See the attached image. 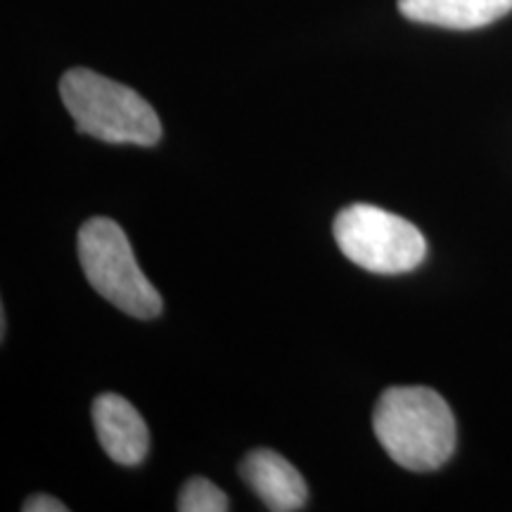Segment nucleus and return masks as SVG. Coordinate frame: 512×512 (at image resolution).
<instances>
[{"label": "nucleus", "instance_id": "3", "mask_svg": "<svg viewBox=\"0 0 512 512\" xmlns=\"http://www.w3.org/2000/svg\"><path fill=\"white\" fill-rule=\"evenodd\" d=\"M79 261L93 290L133 318H157L162 294L140 271L131 242L117 221L95 216L79 230Z\"/></svg>", "mask_w": 512, "mask_h": 512}, {"label": "nucleus", "instance_id": "1", "mask_svg": "<svg viewBox=\"0 0 512 512\" xmlns=\"http://www.w3.org/2000/svg\"><path fill=\"white\" fill-rule=\"evenodd\" d=\"M373 430L387 456L413 472L437 470L456 448V418L430 387H392L375 403Z\"/></svg>", "mask_w": 512, "mask_h": 512}, {"label": "nucleus", "instance_id": "4", "mask_svg": "<svg viewBox=\"0 0 512 512\" xmlns=\"http://www.w3.org/2000/svg\"><path fill=\"white\" fill-rule=\"evenodd\" d=\"M332 233L351 264L377 275L415 271L427 256L425 235L411 221L373 204H351L339 211Z\"/></svg>", "mask_w": 512, "mask_h": 512}, {"label": "nucleus", "instance_id": "9", "mask_svg": "<svg viewBox=\"0 0 512 512\" xmlns=\"http://www.w3.org/2000/svg\"><path fill=\"white\" fill-rule=\"evenodd\" d=\"M22 510L24 512H67L69 508L62 501H57V498H53V496L36 494V496H29L27 501H24Z\"/></svg>", "mask_w": 512, "mask_h": 512}, {"label": "nucleus", "instance_id": "8", "mask_svg": "<svg viewBox=\"0 0 512 512\" xmlns=\"http://www.w3.org/2000/svg\"><path fill=\"white\" fill-rule=\"evenodd\" d=\"M181 512H226L228 496L207 477H192L178 494Z\"/></svg>", "mask_w": 512, "mask_h": 512}, {"label": "nucleus", "instance_id": "2", "mask_svg": "<svg viewBox=\"0 0 512 512\" xmlns=\"http://www.w3.org/2000/svg\"><path fill=\"white\" fill-rule=\"evenodd\" d=\"M60 95L76 131L86 136L140 147L157 145L162 138V121L143 95L91 69H69L60 81Z\"/></svg>", "mask_w": 512, "mask_h": 512}, {"label": "nucleus", "instance_id": "5", "mask_svg": "<svg viewBox=\"0 0 512 512\" xmlns=\"http://www.w3.org/2000/svg\"><path fill=\"white\" fill-rule=\"evenodd\" d=\"M93 425L100 446L114 463L140 465L150 448L147 425L131 401L119 394H100L93 401Z\"/></svg>", "mask_w": 512, "mask_h": 512}, {"label": "nucleus", "instance_id": "7", "mask_svg": "<svg viewBox=\"0 0 512 512\" xmlns=\"http://www.w3.org/2000/svg\"><path fill=\"white\" fill-rule=\"evenodd\" d=\"M399 10L411 22L467 31L508 15L512 0H399Z\"/></svg>", "mask_w": 512, "mask_h": 512}, {"label": "nucleus", "instance_id": "6", "mask_svg": "<svg viewBox=\"0 0 512 512\" xmlns=\"http://www.w3.org/2000/svg\"><path fill=\"white\" fill-rule=\"evenodd\" d=\"M240 475L249 489L261 498V503L273 512L302 510L309 498V486L302 472L271 448L249 451L240 463Z\"/></svg>", "mask_w": 512, "mask_h": 512}]
</instances>
